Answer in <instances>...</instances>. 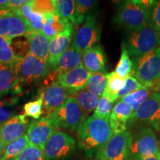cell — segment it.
Masks as SVG:
<instances>
[{"label":"cell","mask_w":160,"mask_h":160,"mask_svg":"<svg viewBox=\"0 0 160 160\" xmlns=\"http://www.w3.org/2000/svg\"><path fill=\"white\" fill-rule=\"evenodd\" d=\"M78 145L88 156H96L113 137L109 120L92 115L77 130Z\"/></svg>","instance_id":"obj_1"},{"label":"cell","mask_w":160,"mask_h":160,"mask_svg":"<svg viewBox=\"0 0 160 160\" xmlns=\"http://www.w3.org/2000/svg\"><path fill=\"white\" fill-rule=\"evenodd\" d=\"M8 160H17V158H14V159H8Z\"/></svg>","instance_id":"obj_48"},{"label":"cell","mask_w":160,"mask_h":160,"mask_svg":"<svg viewBox=\"0 0 160 160\" xmlns=\"http://www.w3.org/2000/svg\"><path fill=\"white\" fill-rule=\"evenodd\" d=\"M8 4V0H0V7L7 8Z\"/></svg>","instance_id":"obj_46"},{"label":"cell","mask_w":160,"mask_h":160,"mask_svg":"<svg viewBox=\"0 0 160 160\" xmlns=\"http://www.w3.org/2000/svg\"><path fill=\"white\" fill-rule=\"evenodd\" d=\"M29 47V53L48 63L51 39L40 32L32 30L25 35Z\"/></svg>","instance_id":"obj_20"},{"label":"cell","mask_w":160,"mask_h":160,"mask_svg":"<svg viewBox=\"0 0 160 160\" xmlns=\"http://www.w3.org/2000/svg\"><path fill=\"white\" fill-rule=\"evenodd\" d=\"M11 67L14 77L11 88L17 93L22 91L25 85H31L45 79L50 71L48 64L31 53H28L23 59L17 58Z\"/></svg>","instance_id":"obj_2"},{"label":"cell","mask_w":160,"mask_h":160,"mask_svg":"<svg viewBox=\"0 0 160 160\" xmlns=\"http://www.w3.org/2000/svg\"><path fill=\"white\" fill-rule=\"evenodd\" d=\"M73 25H70L65 31L52 38L50 41L49 56L48 64L50 71H54L57 62L62 55L69 48L73 37Z\"/></svg>","instance_id":"obj_16"},{"label":"cell","mask_w":160,"mask_h":160,"mask_svg":"<svg viewBox=\"0 0 160 160\" xmlns=\"http://www.w3.org/2000/svg\"><path fill=\"white\" fill-rule=\"evenodd\" d=\"M13 11L10 8L5 7H0V18L5 17V16L9 14V13H13Z\"/></svg>","instance_id":"obj_43"},{"label":"cell","mask_w":160,"mask_h":160,"mask_svg":"<svg viewBox=\"0 0 160 160\" xmlns=\"http://www.w3.org/2000/svg\"><path fill=\"white\" fill-rule=\"evenodd\" d=\"M91 73L83 67L82 64L57 78L56 81L71 92V93L85 88Z\"/></svg>","instance_id":"obj_17"},{"label":"cell","mask_w":160,"mask_h":160,"mask_svg":"<svg viewBox=\"0 0 160 160\" xmlns=\"http://www.w3.org/2000/svg\"><path fill=\"white\" fill-rule=\"evenodd\" d=\"M152 92L153 91L151 89L143 87L142 88L125 96L117 101H121L126 103L131 107L133 112H135L140 106L145 102L146 99L151 94Z\"/></svg>","instance_id":"obj_27"},{"label":"cell","mask_w":160,"mask_h":160,"mask_svg":"<svg viewBox=\"0 0 160 160\" xmlns=\"http://www.w3.org/2000/svg\"><path fill=\"white\" fill-rule=\"evenodd\" d=\"M30 30L28 22L14 12L0 18V37L13 39L24 37Z\"/></svg>","instance_id":"obj_15"},{"label":"cell","mask_w":160,"mask_h":160,"mask_svg":"<svg viewBox=\"0 0 160 160\" xmlns=\"http://www.w3.org/2000/svg\"><path fill=\"white\" fill-rule=\"evenodd\" d=\"M11 40L0 37V63L12 65L17 61L11 48Z\"/></svg>","instance_id":"obj_33"},{"label":"cell","mask_w":160,"mask_h":160,"mask_svg":"<svg viewBox=\"0 0 160 160\" xmlns=\"http://www.w3.org/2000/svg\"><path fill=\"white\" fill-rule=\"evenodd\" d=\"M71 92L57 82L43 87L39 92V99L42 101L44 117L51 118L58 108L71 97Z\"/></svg>","instance_id":"obj_10"},{"label":"cell","mask_w":160,"mask_h":160,"mask_svg":"<svg viewBox=\"0 0 160 160\" xmlns=\"http://www.w3.org/2000/svg\"><path fill=\"white\" fill-rule=\"evenodd\" d=\"M82 53L71 45L58 60L54 71L52 72L53 78L56 79L59 76L67 73L82 65Z\"/></svg>","instance_id":"obj_21"},{"label":"cell","mask_w":160,"mask_h":160,"mask_svg":"<svg viewBox=\"0 0 160 160\" xmlns=\"http://www.w3.org/2000/svg\"><path fill=\"white\" fill-rule=\"evenodd\" d=\"M11 48L17 58L23 59L28 53H29L28 43L25 36L12 39Z\"/></svg>","instance_id":"obj_36"},{"label":"cell","mask_w":160,"mask_h":160,"mask_svg":"<svg viewBox=\"0 0 160 160\" xmlns=\"http://www.w3.org/2000/svg\"><path fill=\"white\" fill-rule=\"evenodd\" d=\"M158 91H160V81H159V87H158Z\"/></svg>","instance_id":"obj_47"},{"label":"cell","mask_w":160,"mask_h":160,"mask_svg":"<svg viewBox=\"0 0 160 160\" xmlns=\"http://www.w3.org/2000/svg\"><path fill=\"white\" fill-rule=\"evenodd\" d=\"M50 119L57 129L75 131L85 121L87 117L74 98L70 97Z\"/></svg>","instance_id":"obj_6"},{"label":"cell","mask_w":160,"mask_h":160,"mask_svg":"<svg viewBox=\"0 0 160 160\" xmlns=\"http://www.w3.org/2000/svg\"><path fill=\"white\" fill-rule=\"evenodd\" d=\"M15 110L12 108L11 102L0 101V125L14 117Z\"/></svg>","instance_id":"obj_41"},{"label":"cell","mask_w":160,"mask_h":160,"mask_svg":"<svg viewBox=\"0 0 160 160\" xmlns=\"http://www.w3.org/2000/svg\"><path fill=\"white\" fill-rule=\"evenodd\" d=\"M106 74H107L106 71L91 74L85 89L90 93L101 97L107 84Z\"/></svg>","instance_id":"obj_29"},{"label":"cell","mask_w":160,"mask_h":160,"mask_svg":"<svg viewBox=\"0 0 160 160\" xmlns=\"http://www.w3.org/2000/svg\"><path fill=\"white\" fill-rule=\"evenodd\" d=\"M30 2H31V1H28V0H10L8 1L7 8L12 10V11H15V10H17L23 7V6L28 5Z\"/></svg>","instance_id":"obj_42"},{"label":"cell","mask_w":160,"mask_h":160,"mask_svg":"<svg viewBox=\"0 0 160 160\" xmlns=\"http://www.w3.org/2000/svg\"><path fill=\"white\" fill-rule=\"evenodd\" d=\"M100 37L101 29L94 18L85 22L77 30L73 38L71 45L83 53L87 50L97 45Z\"/></svg>","instance_id":"obj_12"},{"label":"cell","mask_w":160,"mask_h":160,"mask_svg":"<svg viewBox=\"0 0 160 160\" xmlns=\"http://www.w3.org/2000/svg\"><path fill=\"white\" fill-rule=\"evenodd\" d=\"M57 128L51 119L42 117L37 121L30 122L27 136L29 145L39 148L44 151L45 144Z\"/></svg>","instance_id":"obj_13"},{"label":"cell","mask_w":160,"mask_h":160,"mask_svg":"<svg viewBox=\"0 0 160 160\" xmlns=\"http://www.w3.org/2000/svg\"><path fill=\"white\" fill-rule=\"evenodd\" d=\"M133 59L160 47V34L151 24L128 31L122 43Z\"/></svg>","instance_id":"obj_5"},{"label":"cell","mask_w":160,"mask_h":160,"mask_svg":"<svg viewBox=\"0 0 160 160\" xmlns=\"http://www.w3.org/2000/svg\"><path fill=\"white\" fill-rule=\"evenodd\" d=\"M140 160H160V153L157 155H153V156H149V157H145L143 159Z\"/></svg>","instance_id":"obj_44"},{"label":"cell","mask_w":160,"mask_h":160,"mask_svg":"<svg viewBox=\"0 0 160 160\" xmlns=\"http://www.w3.org/2000/svg\"><path fill=\"white\" fill-rule=\"evenodd\" d=\"M75 2V24H80L94 19L97 11L98 2L94 0H76Z\"/></svg>","instance_id":"obj_23"},{"label":"cell","mask_w":160,"mask_h":160,"mask_svg":"<svg viewBox=\"0 0 160 160\" xmlns=\"http://www.w3.org/2000/svg\"><path fill=\"white\" fill-rule=\"evenodd\" d=\"M23 108L26 117H32L35 119H39L40 117L43 114L42 101L39 98L35 101L29 102L25 104Z\"/></svg>","instance_id":"obj_37"},{"label":"cell","mask_w":160,"mask_h":160,"mask_svg":"<svg viewBox=\"0 0 160 160\" xmlns=\"http://www.w3.org/2000/svg\"><path fill=\"white\" fill-rule=\"evenodd\" d=\"M113 102H112L108 98L102 96L99 98V102L96 108L93 116L102 118L104 119H108L111 114L112 110L113 108Z\"/></svg>","instance_id":"obj_34"},{"label":"cell","mask_w":160,"mask_h":160,"mask_svg":"<svg viewBox=\"0 0 160 160\" xmlns=\"http://www.w3.org/2000/svg\"><path fill=\"white\" fill-rule=\"evenodd\" d=\"M17 160H45L44 151L39 148L29 145L17 158Z\"/></svg>","instance_id":"obj_39"},{"label":"cell","mask_w":160,"mask_h":160,"mask_svg":"<svg viewBox=\"0 0 160 160\" xmlns=\"http://www.w3.org/2000/svg\"><path fill=\"white\" fill-rule=\"evenodd\" d=\"M132 60V77L145 87L158 92L160 81V47Z\"/></svg>","instance_id":"obj_4"},{"label":"cell","mask_w":160,"mask_h":160,"mask_svg":"<svg viewBox=\"0 0 160 160\" xmlns=\"http://www.w3.org/2000/svg\"><path fill=\"white\" fill-rule=\"evenodd\" d=\"M14 82L11 65L0 63V98L8 94Z\"/></svg>","instance_id":"obj_30"},{"label":"cell","mask_w":160,"mask_h":160,"mask_svg":"<svg viewBox=\"0 0 160 160\" xmlns=\"http://www.w3.org/2000/svg\"><path fill=\"white\" fill-rule=\"evenodd\" d=\"M107 84L102 95L115 102L118 99V94L122 90L125 85V79L121 77L115 71L107 73Z\"/></svg>","instance_id":"obj_25"},{"label":"cell","mask_w":160,"mask_h":160,"mask_svg":"<svg viewBox=\"0 0 160 160\" xmlns=\"http://www.w3.org/2000/svg\"><path fill=\"white\" fill-rule=\"evenodd\" d=\"M93 160H97V159H93Z\"/></svg>","instance_id":"obj_50"},{"label":"cell","mask_w":160,"mask_h":160,"mask_svg":"<svg viewBox=\"0 0 160 160\" xmlns=\"http://www.w3.org/2000/svg\"><path fill=\"white\" fill-rule=\"evenodd\" d=\"M160 145L151 128H142L133 137L131 145L130 160H140L149 156L159 153Z\"/></svg>","instance_id":"obj_9"},{"label":"cell","mask_w":160,"mask_h":160,"mask_svg":"<svg viewBox=\"0 0 160 160\" xmlns=\"http://www.w3.org/2000/svg\"><path fill=\"white\" fill-rule=\"evenodd\" d=\"M32 10L36 13L46 15L57 12L55 0H35L31 2Z\"/></svg>","instance_id":"obj_35"},{"label":"cell","mask_w":160,"mask_h":160,"mask_svg":"<svg viewBox=\"0 0 160 160\" xmlns=\"http://www.w3.org/2000/svg\"><path fill=\"white\" fill-rule=\"evenodd\" d=\"M132 71H133V60L131 59L128 52L122 44L121 56L119 62L116 67L115 72L120 77L125 79L131 76Z\"/></svg>","instance_id":"obj_31"},{"label":"cell","mask_w":160,"mask_h":160,"mask_svg":"<svg viewBox=\"0 0 160 160\" xmlns=\"http://www.w3.org/2000/svg\"><path fill=\"white\" fill-rule=\"evenodd\" d=\"M155 1L128 0L118 8L115 22L121 28L132 31L149 24L150 10Z\"/></svg>","instance_id":"obj_3"},{"label":"cell","mask_w":160,"mask_h":160,"mask_svg":"<svg viewBox=\"0 0 160 160\" xmlns=\"http://www.w3.org/2000/svg\"><path fill=\"white\" fill-rule=\"evenodd\" d=\"M143 86L141 83L137 79L134 77L130 76V77L125 78V85H124V88L121 91L119 92L118 94V99L119 100L121 98H122L125 96L129 94V93H133L136 91L142 88Z\"/></svg>","instance_id":"obj_38"},{"label":"cell","mask_w":160,"mask_h":160,"mask_svg":"<svg viewBox=\"0 0 160 160\" xmlns=\"http://www.w3.org/2000/svg\"><path fill=\"white\" fill-rule=\"evenodd\" d=\"M76 141L65 132L57 131L48 140L44 148L45 160H65L75 153Z\"/></svg>","instance_id":"obj_8"},{"label":"cell","mask_w":160,"mask_h":160,"mask_svg":"<svg viewBox=\"0 0 160 160\" xmlns=\"http://www.w3.org/2000/svg\"><path fill=\"white\" fill-rule=\"evenodd\" d=\"M148 124L153 128H160V93L153 91L146 101L133 112L131 119Z\"/></svg>","instance_id":"obj_11"},{"label":"cell","mask_w":160,"mask_h":160,"mask_svg":"<svg viewBox=\"0 0 160 160\" xmlns=\"http://www.w3.org/2000/svg\"><path fill=\"white\" fill-rule=\"evenodd\" d=\"M71 97L74 98L87 118L90 113L94 112L100 98L85 89L72 93Z\"/></svg>","instance_id":"obj_26"},{"label":"cell","mask_w":160,"mask_h":160,"mask_svg":"<svg viewBox=\"0 0 160 160\" xmlns=\"http://www.w3.org/2000/svg\"><path fill=\"white\" fill-rule=\"evenodd\" d=\"M30 122L22 114L15 115L0 125V139L7 146L28 133Z\"/></svg>","instance_id":"obj_14"},{"label":"cell","mask_w":160,"mask_h":160,"mask_svg":"<svg viewBox=\"0 0 160 160\" xmlns=\"http://www.w3.org/2000/svg\"><path fill=\"white\" fill-rule=\"evenodd\" d=\"M133 111L129 105L121 101H117L109 118L110 127L113 134L127 131L128 124L133 115Z\"/></svg>","instance_id":"obj_18"},{"label":"cell","mask_w":160,"mask_h":160,"mask_svg":"<svg viewBox=\"0 0 160 160\" xmlns=\"http://www.w3.org/2000/svg\"><path fill=\"white\" fill-rule=\"evenodd\" d=\"M149 23L160 34V1H155L150 10Z\"/></svg>","instance_id":"obj_40"},{"label":"cell","mask_w":160,"mask_h":160,"mask_svg":"<svg viewBox=\"0 0 160 160\" xmlns=\"http://www.w3.org/2000/svg\"><path fill=\"white\" fill-rule=\"evenodd\" d=\"M159 153H160V148H159Z\"/></svg>","instance_id":"obj_49"},{"label":"cell","mask_w":160,"mask_h":160,"mask_svg":"<svg viewBox=\"0 0 160 160\" xmlns=\"http://www.w3.org/2000/svg\"><path fill=\"white\" fill-rule=\"evenodd\" d=\"M82 64L91 74L106 71V56L102 46L98 44L84 52Z\"/></svg>","instance_id":"obj_19"},{"label":"cell","mask_w":160,"mask_h":160,"mask_svg":"<svg viewBox=\"0 0 160 160\" xmlns=\"http://www.w3.org/2000/svg\"><path fill=\"white\" fill-rule=\"evenodd\" d=\"M29 146L27 134L14 140L5 147V153L0 160H8L17 158Z\"/></svg>","instance_id":"obj_28"},{"label":"cell","mask_w":160,"mask_h":160,"mask_svg":"<svg viewBox=\"0 0 160 160\" xmlns=\"http://www.w3.org/2000/svg\"><path fill=\"white\" fill-rule=\"evenodd\" d=\"M31 2L28 5L13 11L22 16L28 22L31 30L42 33L45 23V16L36 13L32 10Z\"/></svg>","instance_id":"obj_24"},{"label":"cell","mask_w":160,"mask_h":160,"mask_svg":"<svg viewBox=\"0 0 160 160\" xmlns=\"http://www.w3.org/2000/svg\"><path fill=\"white\" fill-rule=\"evenodd\" d=\"M133 135L125 131L113 134L96 155L97 160H130Z\"/></svg>","instance_id":"obj_7"},{"label":"cell","mask_w":160,"mask_h":160,"mask_svg":"<svg viewBox=\"0 0 160 160\" xmlns=\"http://www.w3.org/2000/svg\"><path fill=\"white\" fill-rule=\"evenodd\" d=\"M57 13L63 19L75 24V2L73 0H55Z\"/></svg>","instance_id":"obj_32"},{"label":"cell","mask_w":160,"mask_h":160,"mask_svg":"<svg viewBox=\"0 0 160 160\" xmlns=\"http://www.w3.org/2000/svg\"><path fill=\"white\" fill-rule=\"evenodd\" d=\"M5 147H6V146L4 145L1 139H0V159L2 158L4 153H5Z\"/></svg>","instance_id":"obj_45"},{"label":"cell","mask_w":160,"mask_h":160,"mask_svg":"<svg viewBox=\"0 0 160 160\" xmlns=\"http://www.w3.org/2000/svg\"><path fill=\"white\" fill-rule=\"evenodd\" d=\"M73 25L68 20L63 19L57 12L45 15V23L42 33L51 39Z\"/></svg>","instance_id":"obj_22"}]
</instances>
